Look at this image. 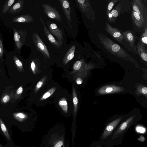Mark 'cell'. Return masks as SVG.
<instances>
[{"label": "cell", "instance_id": "15", "mask_svg": "<svg viewBox=\"0 0 147 147\" xmlns=\"http://www.w3.org/2000/svg\"><path fill=\"white\" fill-rule=\"evenodd\" d=\"M34 19L29 14H26L13 18L12 21L16 23H29L32 22Z\"/></svg>", "mask_w": 147, "mask_h": 147}, {"label": "cell", "instance_id": "27", "mask_svg": "<svg viewBox=\"0 0 147 147\" xmlns=\"http://www.w3.org/2000/svg\"><path fill=\"white\" fill-rule=\"evenodd\" d=\"M57 88L54 87L48 90L45 93L40 99V100H43L48 98L54 92Z\"/></svg>", "mask_w": 147, "mask_h": 147}, {"label": "cell", "instance_id": "34", "mask_svg": "<svg viewBox=\"0 0 147 147\" xmlns=\"http://www.w3.org/2000/svg\"><path fill=\"white\" fill-rule=\"evenodd\" d=\"M9 100V97L8 95H5L3 98V100L4 102H6Z\"/></svg>", "mask_w": 147, "mask_h": 147}, {"label": "cell", "instance_id": "23", "mask_svg": "<svg viewBox=\"0 0 147 147\" xmlns=\"http://www.w3.org/2000/svg\"><path fill=\"white\" fill-rule=\"evenodd\" d=\"M3 38L2 35L0 32V59H3V55L7 51L5 50L3 44Z\"/></svg>", "mask_w": 147, "mask_h": 147}, {"label": "cell", "instance_id": "13", "mask_svg": "<svg viewBox=\"0 0 147 147\" xmlns=\"http://www.w3.org/2000/svg\"><path fill=\"white\" fill-rule=\"evenodd\" d=\"M40 20L43 25L45 33L49 42L57 48H60L61 46L47 28L42 18L40 17Z\"/></svg>", "mask_w": 147, "mask_h": 147}, {"label": "cell", "instance_id": "3", "mask_svg": "<svg viewBox=\"0 0 147 147\" xmlns=\"http://www.w3.org/2000/svg\"><path fill=\"white\" fill-rule=\"evenodd\" d=\"M76 2L81 12L86 18L92 22L95 20L96 17L95 11L91 6L89 0H76Z\"/></svg>", "mask_w": 147, "mask_h": 147}, {"label": "cell", "instance_id": "36", "mask_svg": "<svg viewBox=\"0 0 147 147\" xmlns=\"http://www.w3.org/2000/svg\"><path fill=\"white\" fill-rule=\"evenodd\" d=\"M141 92L143 94H146L147 93V88L146 87H143L141 90Z\"/></svg>", "mask_w": 147, "mask_h": 147}, {"label": "cell", "instance_id": "38", "mask_svg": "<svg viewBox=\"0 0 147 147\" xmlns=\"http://www.w3.org/2000/svg\"><path fill=\"white\" fill-rule=\"evenodd\" d=\"M138 131H139V132L140 131L141 132H143L142 131H143L144 132V129H142V127H139V128H138Z\"/></svg>", "mask_w": 147, "mask_h": 147}, {"label": "cell", "instance_id": "10", "mask_svg": "<svg viewBox=\"0 0 147 147\" xmlns=\"http://www.w3.org/2000/svg\"><path fill=\"white\" fill-rule=\"evenodd\" d=\"M122 117H120L114 120L109 124L106 127L101 137V140L106 139L113 132L115 128L122 119Z\"/></svg>", "mask_w": 147, "mask_h": 147}, {"label": "cell", "instance_id": "28", "mask_svg": "<svg viewBox=\"0 0 147 147\" xmlns=\"http://www.w3.org/2000/svg\"><path fill=\"white\" fill-rule=\"evenodd\" d=\"M140 42L144 46L147 45V28L146 26L144 32L142 34L140 40Z\"/></svg>", "mask_w": 147, "mask_h": 147}, {"label": "cell", "instance_id": "11", "mask_svg": "<svg viewBox=\"0 0 147 147\" xmlns=\"http://www.w3.org/2000/svg\"><path fill=\"white\" fill-rule=\"evenodd\" d=\"M123 90L121 87L114 85H109L102 87L98 90V93L105 94L120 92Z\"/></svg>", "mask_w": 147, "mask_h": 147}, {"label": "cell", "instance_id": "24", "mask_svg": "<svg viewBox=\"0 0 147 147\" xmlns=\"http://www.w3.org/2000/svg\"><path fill=\"white\" fill-rule=\"evenodd\" d=\"M59 104L62 110L67 113L68 111V104L66 99L64 98L59 100Z\"/></svg>", "mask_w": 147, "mask_h": 147}, {"label": "cell", "instance_id": "31", "mask_svg": "<svg viewBox=\"0 0 147 147\" xmlns=\"http://www.w3.org/2000/svg\"><path fill=\"white\" fill-rule=\"evenodd\" d=\"M15 118L18 121H22L26 118V115L23 113H19L15 115Z\"/></svg>", "mask_w": 147, "mask_h": 147}, {"label": "cell", "instance_id": "29", "mask_svg": "<svg viewBox=\"0 0 147 147\" xmlns=\"http://www.w3.org/2000/svg\"><path fill=\"white\" fill-rule=\"evenodd\" d=\"M46 79L45 76H44L38 82L36 85L35 89V92L36 93L37 92L40 88L42 86L45 80Z\"/></svg>", "mask_w": 147, "mask_h": 147}, {"label": "cell", "instance_id": "37", "mask_svg": "<svg viewBox=\"0 0 147 147\" xmlns=\"http://www.w3.org/2000/svg\"><path fill=\"white\" fill-rule=\"evenodd\" d=\"M82 82V80L80 78H78L76 80V83L78 84H81Z\"/></svg>", "mask_w": 147, "mask_h": 147}, {"label": "cell", "instance_id": "32", "mask_svg": "<svg viewBox=\"0 0 147 147\" xmlns=\"http://www.w3.org/2000/svg\"><path fill=\"white\" fill-rule=\"evenodd\" d=\"M31 67L33 73L35 74L36 64L33 60H32L31 62Z\"/></svg>", "mask_w": 147, "mask_h": 147}, {"label": "cell", "instance_id": "5", "mask_svg": "<svg viewBox=\"0 0 147 147\" xmlns=\"http://www.w3.org/2000/svg\"><path fill=\"white\" fill-rule=\"evenodd\" d=\"M49 32L52 33L57 40V41L61 46L63 43V34L62 31L59 29L55 23L48 21L47 22Z\"/></svg>", "mask_w": 147, "mask_h": 147}, {"label": "cell", "instance_id": "39", "mask_svg": "<svg viewBox=\"0 0 147 147\" xmlns=\"http://www.w3.org/2000/svg\"><path fill=\"white\" fill-rule=\"evenodd\" d=\"M98 146L99 145H97V146H96V147H98ZM102 146H101V145H99V147H102ZM95 147H96V146H95ZM104 147H105V146H104Z\"/></svg>", "mask_w": 147, "mask_h": 147}, {"label": "cell", "instance_id": "16", "mask_svg": "<svg viewBox=\"0 0 147 147\" xmlns=\"http://www.w3.org/2000/svg\"><path fill=\"white\" fill-rule=\"evenodd\" d=\"M131 17L135 25L138 28L142 27L145 20L142 19L140 16L133 10L132 12Z\"/></svg>", "mask_w": 147, "mask_h": 147}, {"label": "cell", "instance_id": "22", "mask_svg": "<svg viewBox=\"0 0 147 147\" xmlns=\"http://www.w3.org/2000/svg\"><path fill=\"white\" fill-rule=\"evenodd\" d=\"M16 0H6L5 3L2 10V13L3 14H6L14 3Z\"/></svg>", "mask_w": 147, "mask_h": 147}, {"label": "cell", "instance_id": "26", "mask_svg": "<svg viewBox=\"0 0 147 147\" xmlns=\"http://www.w3.org/2000/svg\"><path fill=\"white\" fill-rule=\"evenodd\" d=\"M119 1V0H111L108 1L106 8V14L107 15L111 10L115 4Z\"/></svg>", "mask_w": 147, "mask_h": 147}, {"label": "cell", "instance_id": "4", "mask_svg": "<svg viewBox=\"0 0 147 147\" xmlns=\"http://www.w3.org/2000/svg\"><path fill=\"white\" fill-rule=\"evenodd\" d=\"M33 42L36 49L45 56L50 58V55L47 47L38 35L36 32L32 34Z\"/></svg>", "mask_w": 147, "mask_h": 147}, {"label": "cell", "instance_id": "30", "mask_svg": "<svg viewBox=\"0 0 147 147\" xmlns=\"http://www.w3.org/2000/svg\"><path fill=\"white\" fill-rule=\"evenodd\" d=\"M83 61L79 60L76 61L74 64L73 68L74 70L77 71L79 70L82 67Z\"/></svg>", "mask_w": 147, "mask_h": 147}, {"label": "cell", "instance_id": "6", "mask_svg": "<svg viewBox=\"0 0 147 147\" xmlns=\"http://www.w3.org/2000/svg\"><path fill=\"white\" fill-rule=\"evenodd\" d=\"M45 13L49 18L59 22H62L61 16L58 11L49 4H42Z\"/></svg>", "mask_w": 147, "mask_h": 147}, {"label": "cell", "instance_id": "17", "mask_svg": "<svg viewBox=\"0 0 147 147\" xmlns=\"http://www.w3.org/2000/svg\"><path fill=\"white\" fill-rule=\"evenodd\" d=\"M124 39L130 45L133 47L135 42V37L133 33L129 30H127L122 32Z\"/></svg>", "mask_w": 147, "mask_h": 147}, {"label": "cell", "instance_id": "1", "mask_svg": "<svg viewBox=\"0 0 147 147\" xmlns=\"http://www.w3.org/2000/svg\"><path fill=\"white\" fill-rule=\"evenodd\" d=\"M97 35L100 43L110 53L122 59H133L127 51L108 37L100 33Z\"/></svg>", "mask_w": 147, "mask_h": 147}, {"label": "cell", "instance_id": "21", "mask_svg": "<svg viewBox=\"0 0 147 147\" xmlns=\"http://www.w3.org/2000/svg\"><path fill=\"white\" fill-rule=\"evenodd\" d=\"M73 102L74 104V115L75 118L77 110L78 100L76 92L74 86L72 88Z\"/></svg>", "mask_w": 147, "mask_h": 147}, {"label": "cell", "instance_id": "35", "mask_svg": "<svg viewBox=\"0 0 147 147\" xmlns=\"http://www.w3.org/2000/svg\"><path fill=\"white\" fill-rule=\"evenodd\" d=\"M23 91V88L22 87H20L17 90L16 93L18 94H21Z\"/></svg>", "mask_w": 147, "mask_h": 147}, {"label": "cell", "instance_id": "18", "mask_svg": "<svg viewBox=\"0 0 147 147\" xmlns=\"http://www.w3.org/2000/svg\"><path fill=\"white\" fill-rule=\"evenodd\" d=\"M75 45H73L71 47L65 55L63 59V63L66 64L74 57L75 52Z\"/></svg>", "mask_w": 147, "mask_h": 147}, {"label": "cell", "instance_id": "19", "mask_svg": "<svg viewBox=\"0 0 147 147\" xmlns=\"http://www.w3.org/2000/svg\"><path fill=\"white\" fill-rule=\"evenodd\" d=\"M145 46L140 42L137 45L136 49L138 53L142 59L144 61H147V53Z\"/></svg>", "mask_w": 147, "mask_h": 147}, {"label": "cell", "instance_id": "25", "mask_svg": "<svg viewBox=\"0 0 147 147\" xmlns=\"http://www.w3.org/2000/svg\"><path fill=\"white\" fill-rule=\"evenodd\" d=\"M0 126L1 129L5 136L8 140H10V138L7 129L3 122L0 118Z\"/></svg>", "mask_w": 147, "mask_h": 147}, {"label": "cell", "instance_id": "40", "mask_svg": "<svg viewBox=\"0 0 147 147\" xmlns=\"http://www.w3.org/2000/svg\"><path fill=\"white\" fill-rule=\"evenodd\" d=\"M0 147H1L0 145Z\"/></svg>", "mask_w": 147, "mask_h": 147}, {"label": "cell", "instance_id": "33", "mask_svg": "<svg viewBox=\"0 0 147 147\" xmlns=\"http://www.w3.org/2000/svg\"><path fill=\"white\" fill-rule=\"evenodd\" d=\"M63 145L62 141L60 140L55 145L54 147H61Z\"/></svg>", "mask_w": 147, "mask_h": 147}, {"label": "cell", "instance_id": "9", "mask_svg": "<svg viewBox=\"0 0 147 147\" xmlns=\"http://www.w3.org/2000/svg\"><path fill=\"white\" fill-rule=\"evenodd\" d=\"M61 6L64 11L69 27H72V23L71 17V7L67 0H59Z\"/></svg>", "mask_w": 147, "mask_h": 147}, {"label": "cell", "instance_id": "8", "mask_svg": "<svg viewBox=\"0 0 147 147\" xmlns=\"http://www.w3.org/2000/svg\"><path fill=\"white\" fill-rule=\"evenodd\" d=\"M132 6L133 10L137 13L142 19L144 20V16L146 9L142 1L141 0H133Z\"/></svg>", "mask_w": 147, "mask_h": 147}, {"label": "cell", "instance_id": "20", "mask_svg": "<svg viewBox=\"0 0 147 147\" xmlns=\"http://www.w3.org/2000/svg\"><path fill=\"white\" fill-rule=\"evenodd\" d=\"M134 116H132L124 122H123L120 125L119 127L114 133L113 136H116L117 135L121 133L124 131L129 126V124L132 121Z\"/></svg>", "mask_w": 147, "mask_h": 147}, {"label": "cell", "instance_id": "2", "mask_svg": "<svg viewBox=\"0 0 147 147\" xmlns=\"http://www.w3.org/2000/svg\"><path fill=\"white\" fill-rule=\"evenodd\" d=\"M14 50L20 55L21 53V49L25 44L27 33L26 32L22 30H17L13 28Z\"/></svg>", "mask_w": 147, "mask_h": 147}, {"label": "cell", "instance_id": "7", "mask_svg": "<svg viewBox=\"0 0 147 147\" xmlns=\"http://www.w3.org/2000/svg\"><path fill=\"white\" fill-rule=\"evenodd\" d=\"M105 30L115 40L120 43H121L124 39L123 35L119 30L116 28L112 26L106 22L105 23Z\"/></svg>", "mask_w": 147, "mask_h": 147}, {"label": "cell", "instance_id": "12", "mask_svg": "<svg viewBox=\"0 0 147 147\" xmlns=\"http://www.w3.org/2000/svg\"><path fill=\"white\" fill-rule=\"evenodd\" d=\"M121 9V5L118 4L107 15V20L111 23L115 22L117 18L119 16Z\"/></svg>", "mask_w": 147, "mask_h": 147}, {"label": "cell", "instance_id": "14", "mask_svg": "<svg viewBox=\"0 0 147 147\" xmlns=\"http://www.w3.org/2000/svg\"><path fill=\"white\" fill-rule=\"evenodd\" d=\"M24 4V0H19L14 5L11 7L7 12L10 14L17 13L22 9Z\"/></svg>", "mask_w": 147, "mask_h": 147}]
</instances>
